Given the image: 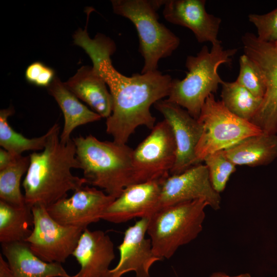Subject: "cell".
I'll list each match as a JSON object with an SVG mask.
<instances>
[{"label": "cell", "instance_id": "cell-1", "mask_svg": "<svg viewBox=\"0 0 277 277\" xmlns=\"http://www.w3.org/2000/svg\"><path fill=\"white\" fill-rule=\"evenodd\" d=\"M74 43L82 48L90 57L93 67L109 87L113 98V109L106 119V131L113 141L126 144L129 137L140 126L151 130L155 117L150 107L168 97L172 81L170 75L158 70L131 76L117 71L110 56L116 49L112 39L97 33L91 38L87 31L79 28L73 35Z\"/></svg>", "mask_w": 277, "mask_h": 277}, {"label": "cell", "instance_id": "cell-2", "mask_svg": "<svg viewBox=\"0 0 277 277\" xmlns=\"http://www.w3.org/2000/svg\"><path fill=\"white\" fill-rule=\"evenodd\" d=\"M60 127L55 123L49 130L45 148L30 154V164L22 183L26 204L48 207L67 197L84 185L86 180L74 175L72 169H80L72 138L61 142Z\"/></svg>", "mask_w": 277, "mask_h": 277}, {"label": "cell", "instance_id": "cell-3", "mask_svg": "<svg viewBox=\"0 0 277 277\" xmlns=\"http://www.w3.org/2000/svg\"><path fill=\"white\" fill-rule=\"evenodd\" d=\"M72 140L87 184L116 199L133 184V149L126 144L100 141L91 134L80 135Z\"/></svg>", "mask_w": 277, "mask_h": 277}, {"label": "cell", "instance_id": "cell-4", "mask_svg": "<svg viewBox=\"0 0 277 277\" xmlns=\"http://www.w3.org/2000/svg\"><path fill=\"white\" fill-rule=\"evenodd\" d=\"M221 43L212 44L210 51L204 46L196 56H187L186 76L183 80H172L166 99L184 108L197 120L206 98L216 92L223 81L218 74L219 66L230 63L237 51L236 49H224Z\"/></svg>", "mask_w": 277, "mask_h": 277}, {"label": "cell", "instance_id": "cell-5", "mask_svg": "<svg viewBox=\"0 0 277 277\" xmlns=\"http://www.w3.org/2000/svg\"><path fill=\"white\" fill-rule=\"evenodd\" d=\"M114 13L129 19L139 39V51L144 60L141 73L157 69L159 61L171 55L180 38L159 21L157 13L165 0H112Z\"/></svg>", "mask_w": 277, "mask_h": 277}, {"label": "cell", "instance_id": "cell-6", "mask_svg": "<svg viewBox=\"0 0 277 277\" xmlns=\"http://www.w3.org/2000/svg\"><path fill=\"white\" fill-rule=\"evenodd\" d=\"M203 199L160 208L149 219L147 233L154 253L169 259L177 249L194 240L202 230L205 208Z\"/></svg>", "mask_w": 277, "mask_h": 277}, {"label": "cell", "instance_id": "cell-7", "mask_svg": "<svg viewBox=\"0 0 277 277\" xmlns=\"http://www.w3.org/2000/svg\"><path fill=\"white\" fill-rule=\"evenodd\" d=\"M197 120L202 127L196 149L200 163L210 154L227 149L247 137L263 132L250 122L230 112L221 101L215 100L213 94L206 98Z\"/></svg>", "mask_w": 277, "mask_h": 277}, {"label": "cell", "instance_id": "cell-8", "mask_svg": "<svg viewBox=\"0 0 277 277\" xmlns=\"http://www.w3.org/2000/svg\"><path fill=\"white\" fill-rule=\"evenodd\" d=\"M172 131L165 120L156 123L150 134L133 150V184L165 179L176 160Z\"/></svg>", "mask_w": 277, "mask_h": 277}, {"label": "cell", "instance_id": "cell-9", "mask_svg": "<svg viewBox=\"0 0 277 277\" xmlns=\"http://www.w3.org/2000/svg\"><path fill=\"white\" fill-rule=\"evenodd\" d=\"M31 211L33 227L25 242L43 261L65 263L72 254L84 230L60 224L49 215L43 205H34Z\"/></svg>", "mask_w": 277, "mask_h": 277}, {"label": "cell", "instance_id": "cell-10", "mask_svg": "<svg viewBox=\"0 0 277 277\" xmlns=\"http://www.w3.org/2000/svg\"><path fill=\"white\" fill-rule=\"evenodd\" d=\"M244 54L260 68L265 78L266 91L260 108L251 123L264 132L277 133V50L271 43L259 40L247 32L242 38Z\"/></svg>", "mask_w": 277, "mask_h": 277}, {"label": "cell", "instance_id": "cell-11", "mask_svg": "<svg viewBox=\"0 0 277 277\" xmlns=\"http://www.w3.org/2000/svg\"><path fill=\"white\" fill-rule=\"evenodd\" d=\"M115 198L96 187L83 186L70 197L46 207L49 215L60 224L85 230L102 216Z\"/></svg>", "mask_w": 277, "mask_h": 277}, {"label": "cell", "instance_id": "cell-12", "mask_svg": "<svg viewBox=\"0 0 277 277\" xmlns=\"http://www.w3.org/2000/svg\"><path fill=\"white\" fill-rule=\"evenodd\" d=\"M154 106L169 125L175 139L176 160L170 175L181 173L201 163L196 155V149L202 132L199 120L184 108L166 100H160Z\"/></svg>", "mask_w": 277, "mask_h": 277}, {"label": "cell", "instance_id": "cell-13", "mask_svg": "<svg viewBox=\"0 0 277 277\" xmlns=\"http://www.w3.org/2000/svg\"><path fill=\"white\" fill-rule=\"evenodd\" d=\"M199 199L207 201L214 210L220 208V194L211 185L206 166L201 163L181 173L169 175L164 180L161 186L159 209Z\"/></svg>", "mask_w": 277, "mask_h": 277}, {"label": "cell", "instance_id": "cell-14", "mask_svg": "<svg viewBox=\"0 0 277 277\" xmlns=\"http://www.w3.org/2000/svg\"><path fill=\"white\" fill-rule=\"evenodd\" d=\"M164 180L132 184L127 186L106 209L102 220L117 224L137 217L150 218L159 209Z\"/></svg>", "mask_w": 277, "mask_h": 277}, {"label": "cell", "instance_id": "cell-15", "mask_svg": "<svg viewBox=\"0 0 277 277\" xmlns=\"http://www.w3.org/2000/svg\"><path fill=\"white\" fill-rule=\"evenodd\" d=\"M149 219H140L125 230L123 241L117 247L119 261L109 270V277H122L131 271L135 273L136 277H150L152 265L162 260L154 253L150 239L145 238Z\"/></svg>", "mask_w": 277, "mask_h": 277}, {"label": "cell", "instance_id": "cell-16", "mask_svg": "<svg viewBox=\"0 0 277 277\" xmlns=\"http://www.w3.org/2000/svg\"><path fill=\"white\" fill-rule=\"evenodd\" d=\"M205 0H165L163 14L168 22L186 27L200 43L220 42L221 19L207 12Z\"/></svg>", "mask_w": 277, "mask_h": 277}, {"label": "cell", "instance_id": "cell-17", "mask_svg": "<svg viewBox=\"0 0 277 277\" xmlns=\"http://www.w3.org/2000/svg\"><path fill=\"white\" fill-rule=\"evenodd\" d=\"M80 265L79 271L69 277H109V266L115 259L114 244L100 230L82 232L72 254Z\"/></svg>", "mask_w": 277, "mask_h": 277}, {"label": "cell", "instance_id": "cell-18", "mask_svg": "<svg viewBox=\"0 0 277 277\" xmlns=\"http://www.w3.org/2000/svg\"><path fill=\"white\" fill-rule=\"evenodd\" d=\"M64 84L102 118L107 119L111 115L113 105L112 95L106 83L93 67H81Z\"/></svg>", "mask_w": 277, "mask_h": 277}, {"label": "cell", "instance_id": "cell-19", "mask_svg": "<svg viewBox=\"0 0 277 277\" xmlns=\"http://www.w3.org/2000/svg\"><path fill=\"white\" fill-rule=\"evenodd\" d=\"M14 277H69L62 264L48 263L37 256L26 242L1 244Z\"/></svg>", "mask_w": 277, "mask_h": 277}, {"label": "cell", "instance_id": "cell-20", "mask_svg": "<svg viewBox=\"0 0 277 277\" xmlns=\"http://www.w3.org/2000/svg\"><path fill=\"white\" fill-rule=\"evenodd\" d=\"M47 90L55 100L64 115V127L60 136L62 143H66L71 139L70 135L76 127L102 118L82 103L58 77H55Z\"/></svg>", "mask_w": 277, "mask_h": 277}, {"label": "cell", "instance_id": "cell-21", "mask_svg": "<svg viewBox=\"0 0 277 277\" xmlns=\"http://www.w3.org/2000/svg\"><path fill=\"white\" fill-rule=\"evenodd\" d=\"M227 157L236 165H267L277 157V135L263 132L247 137L223 150Z\"/></svg>", "mask_w": 277, "mask_h": 277}, {"label": "cell", "instance_id": "cell-22", "mask_svg": "<svg viewBox=\"0 0 277 277\" xmlns=\"http://www.w3.org/2000/svg\"><path fill=\"white\" fill-rule=\"evenodd\" d=\"M33 227L31 208L16 207L0 201V242H25Z\"/></svg>", "mask_w": 277, "mask_h": 277}, {"label": "cell", "instance_id": "cell-23", "mask_svg": "<svg viewBox=\"0 0 277 277\" xmlns=\"http://www.w3.org/2000/svg\"><path fill=\"white\" fill-rule=\"evenodd\" d=\"M14 112L13 106L0 111V145L2 148L15 155L24 152L43 150L47 142L49 131L34 138H27L15 131L9 125L8 118Z\"/></svg>", "mask_w": 277, "mask_h": 277}, {"label": "cell", "instance_id": "cell-24", "mask_svg": "<svg viewBox=\"0 0 277 277\" xmlns=\"http://www.w3.org/2000/svg\"><path fill=\"white\" fill-rule=\"evenodd\" d=\"M221 84V101L224 106L236 116L250 122L260 108L263 98L255 96L236 81H223Z\"/></svg>", "mask_w": 277, "mask_h": 277}, {"label": "cell", "instance_id": "cell-25", "mask_svg": "<svg viewBox=\"0 0 277 277\" xmlns=\"http://www.w3.org/2000/svg\"><path fill=\"white\" fill-rule=\"evenodd\" d=\"M29 164V156L19 155L11 165L0 170V201L16 207L27 205L20 186Z\"/></svg>", "mask_w": 277, "mask_h": 277}, {"label": "cell", "instance_id": "cell-26", "mask_svg": "<svg viewBox=\"0 0 277 277\" xmlns=\"http://www.w3.org/2000/svg\"><path fill=\"white\" fill-rule=\"evenodd\" d=\"M206 166L213 188L219 193L223 192L236 165L226 156L224 150L209 154L203 160Z\"/></svg>", "mask_w": 277, "mask_h": 277}, {"label": "cell", "instance_id": "cell-27", "mask_svg": "<svg viewBox=\"0 0 277 277\" xmlns=\"http://www.w3.org/2000/svg\"><path fill=\"white\" fill-rule=\"evenodd\" d=\"M255 96L263 98L266 86L264 76L259 66L246 54L240 58V72L235 81Z\"/></svg>", "mask_w": 277, "mask_h": 277}, {"label": "cell", "instance_id": "cell-28", "mask_svg": "<svg viewBox=\"0 0 277 277\" xmlns=\"http://www.w3.org/2000/svg\"><path fill=\"white\" fill-rule=\"evenodd\" d=\"M248 18L255 26L259 40L273 43L277 39V8L265 14H250Z\"/></svg>", "mask_w": 277, "mask_h": 277}, {"label": "cell", "instance_id": "cell-29", "mask_svg": "<svg viewBox=\"0 0 277 277\" xmlns=\"http://www.w3.org/2000/svg\"><path fill=\"white\" fill-rule=\"evenodd\" d=\"M55 77L53 69L40 62L32 63L25 71L27 82L39 87H48Z\"/></svg>", "mask_w": 277, "mask_h": 277}, {"label": "cell", "instance_id": "cell-30", "mask_svg": "<svg viewBox=\"0 0 277 277\" xmlns=\"http://www.w3.org/2000/svg\"><path fill=\"white\" fill-rule=\"evenodd\" d=\"M19 155H15L3 148L0 149V170L11 165Z\"/></svg>", "mask_w": 277, "mask_h": 277}, {"label": "cell", "instance_id": "cell-31", "mask_svg": "<svg viewBox=\"0 0 277 277\" xmlns=\"http://www.w3.org/2000/svg\"><path fill=\"white\" fill-rule=\"evenodd\" d=\"M0 277H14L13 272L7 261L0 253Z\"/></svg>", "mask_w": 277, "mask_h": 277}, {"label": "cell", "instance_id": "cell-32", "mask_svg": "<svg viewBox=\"0 0 277 277\" xmlns=\"http://www.w3.org/2000/svg\"><path fill=\"white\" fill-rule=\"evenodd\" d=\"M209 277H251L250 274L247 273L241 274L236 276H229L227 274L221 272H216L212 273Z\"/></svg>", "mask_w": 277, "mask_h": 277}, {"label": "cell", "instance_id": "cell-33", "mask_svg": "<svg viewBox=\"0 0 277 277\" xmlns=\"http://www.w3.org/2000/svg\"><path fill=\"white\" fill-rule=\"evenodd\" d=\"M275 50H277V39L273 43H271Z\"/></svg>", "mask_w": 277, "mask_h": 277}]
</instances>
